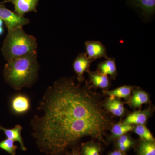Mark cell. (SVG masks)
<instances>
[{
    "mask_svg": "<svg viewBox=\"0 0 155 155\" xmlns=\"http://www.w3.org/2000/svg\"><path fill=\"white\" fill-rule=\"evenodd\" d=\"M75 78H61L49 87L38 107L41 114L31 120L32 136L46 155H67L86 137L107 143L112 118L90 83L82 85Z\"/></svg>",
    "mask_w": 155,
    "mask_h": 155,
    "instance_id": "6da1fadb",
    "label": "cell"
},
{
    "mask_svg": "<svg viewBox=\"0 0 155 155\" xmlns=\"http://www.w3.org/2000/svg\"><path fill=\"white\" fill-rule=\"evenodd\" d=\"M38 67L37 52H33L8 62L4 68V77L13 88L20 90L35 82Z\"/></svg>",
    "mask_w": 155,
    "mask_h": 155,
    "instance_id": "7a4b0ae2",
    "label": "cell"
},
{
    "mask_svg": "<svg viewBox=\"0 0 155 155\" xmlns=\"http://www.w3.org/2000/svg\"><path fill=\"white\" fill-rule=\"evenodd\" d=\"M36 39L25 33L22 27L8 30L2 51L8 62L36 51Z\"/></svg>",
    "mask_w": 155,
    "mask_h": 155,
    "instance_id": "3957f363",
    "label": "cell"
},
{
    "mask_svg": "<svg viewBox=\"0 0 155 155\" xmlns=\"http://www.w3.org/2000/svg\"><path fill=\"white\" fill-rule=\"evenodd\" d=\"M0 18L5 22L8 30L22 27L29 23V19L6 8L4 5L0 6Z\"/></svg>",
    "mask_w": 155,
    "mask_h": 155,
    "instance_id": "277c9868",
    "label": "cell"
},
{
    "mask_svg": "<svg viewBox=\"0 0 155 155\" xmlns=\"http://www.w3.org/2000/svg\"><path fill=\"white\" fill-rule=\"evenodd\" d=\"M86 53H81L75 58L72 64L73 70L77 75V81L79 83L83 82L85 79L84 74L90 70V67L92 62Z\"/></svg>",
    "mask_w": 155,
    "mask_h": 155,
    "instance_id": "5b68a950",
    "label": "cell"
},
{
    "mask_svg": "<svg viewBox=\"0 0 155 155\" xmlns=\"http://www.w3.org/2000/svg\"><path fill=\"white\" fill-rule=\"evenodd\" d=\"M87 55L93 61L102 58H108L107 48L98 41H87L85 42Z\"/></svg>",
    "mask_w": 155,
    "mask_h": 155,
    "instance_id": "8992f818",
    "label": "cell"
},
{
    "mask_svg": "<svg viewBox=\"0 0 155 155\" xmlns=\"http://www.w3.org/2000/svg\"><path fill=\"white\" fill-rule=\"evenodd\" d=\"M152 114V110L150 107L143 110L134 111L130 113L122 122L127 125H145Z\"/></svg>",
    "mask_w": 155,
    "mask_h": 155,
    "instance_id": "52a82bcc",
    "label": "cell"
},
{
    "mask_svg": "<svg viewBox=\"0 0 155 155\" xmlns=\"http://www.w3.org/2000/svg\"><path fill=\"white\" fill-rule=\"evenodd\" d=\"M14 5V11L20 16L24 17L29 12H36L39 0H8Z\"/></svg>",
    "mask_w": 155,
    "mask_h": 155,
    "instance_id": "ba28073f",
    "label": "cell"
},
{
    "mask_svg": "<svg viewBox=\"0 0 155 155\" xmlns=\"http://www.w3.org/2000/svg\"><path fill=\"white\" fill-rule=\"evenodd\" d=\"M103 105L108 113L117 117H123L126 113L124 104L118 98L109 97L103 101Z\"/></svg>",
    "mask_w": 155,
    "mask_h": 155,
    "instance_id": "9c48e42d",
    "label": "cell"
},
{
    "mask_svg": "<svg viewBox=\"0 0 155 155\" xmlns=\"http://www.w3.org/2000/svg\"><path fill=\"white\" fill-rule=\"evenodd\" d=\"M90 83L92 88H100L103 90H107L111 85V81L107 75L100 73L98 71L87 72Z\"/></svg>",
    "mask_w": 155,
    "mask_h": 155,
    "instance_id": "30bf717a",
    "label": "cell"
},
{
    "mask_svg": "<svg viewBox=\"0 0 155 155\" xmlns=\"http://www.w3.org/2000/svg\"><path fill=\"white\" fill-rule=\"evenodd\" d=\"M150 102V95L146 91L138 87L134 88L128 103L133 109H140L143 105Z\"/></svg>",
    "mask_w": 155,
    "mask_h": 155,
    "instance_id": "8fae6325",
    "label": "cell"
},
{
    "mask_svg": "<svg viewBox=\"0 0 155 155\" xmlns=\"http://www.w3.org/2000/svg\"><path fill=\"white\" fill-rule=\"evenodd\" d=\"M130 6L138 9L146 17H150L155 14V0H127Z\"/></svg>",
    "mask_w": 155,
    "mask_h": 155,
    "instance_id": "7c38bea8",
    "label": "cell"
},
{
    "mask_svg": "<svg viewBox=\"0 0 155 155\" xmlns=\"http://www.w3.org/2000/svg\"><path fill=\"white\" fill-rule=\"evenodd\" d=\"M12 110L15 114H24L29 110L30 101L28 97L23 94H18L12 99L11 103Z\"/></svg>",
    "mask_w": 155,
    "mask_h": 155,
    "instance_id": "4fadbf2b",
    "label": "cell"
},
{
    "mask_svg": "<svg viewBox=\"0 0 155 155\" xmlns=\"http://www.w3.org/2000/svg\"><path fill=\"white\" fill-rule=\"evenodd\" d=\"M97 71L104 75H110L111 79L115 80L118 75L116 59L109 57L106 58L98 64Z\"/></svg>",
    "mask_w": 155,
    "mask_h": 155,
    "instance_id": "5bb4252c",
    "label": "cell"
},
{
    "mask_svg": "<svg viewBox=\"0 0 155 155\" xmlns=\"http://www.w3.org/2000/svg\"><path fill=\"white\" fill-rule=\"evenodd\" d=\"M135 86L131 85H124L112 90H103L104 94L109 97H114L118 98L124 99L128 103L134 88Z\"/></svg>",
    "mask_w": 155,
    "mask_h": 155,
    "instance_id": "9a60e30c",
    "label": "cell"
},
{
    "mask_svg": "<svg viewBox=\"0 0 155 155\" xmlns=\"http://www.w3.org/2000/svg\"><path fill=\"white\" fill-rule=\"evenodd\" d=\"M134 126L135 125L124 124L122 122L114 124L110 129L111 134L108 137V141L115 140L121 136L133 131Z\"/></svg>",
    "mask_w": 155,
    "mask_h": 155,
    "instance_id": "2e32d148",
    "label": "cell"
},
{
    "mask_svg": "<svg viewBox=\"0 0 155 155\" xmlns=\"http://www.w3.org/2000/svg\"><path fill=\"white\" fill-rule=\"evenodd\" d=\"M22 127L21 125H17L12 129H7L0 125V130H2L7 138L12 140L14 141L19 143L21 149L23 151L26 150V147L24 145L23 139L21 135Z\"/></svg>",
    "mask_w": 155,
    "mask_h": 155,
    "instance_id": "e0dca14e",
    "label": "cell"
},
{
    "mask_svg": "<svg viewBox=\"0 0 155 155\" xmlns=\"http://www.w3.org/2000/svg\"><path fill=\"white\" fill-rule=\"evenodd\" d=\"M115 140L116 149L125 153L134 147L138 143L137 140L133 139L127 134L121 136Z\"/></svg>",
    "mask_w": 155,
    "mask_h": 155,
    "instance_id": "ac0fdd59",
    "label": "cell"
},
{
    "mask_svg": "<svg viewBox=\"0 0 155 155\" xmlns=\"http://www.w3.org/2000/svg\"><path fill=\"white\" fill-rule=\"evenodd\" d=\"M80 152L81 155H101V143L94 140L83 143L81 144Z\"/></svg>",
    "mask_w": 155,
    "mask_h": 155,
    "instance_id": "d6986e66",
    "label": "cell"
},
{
    "mask_svg": "<svg viewBox=\"0 0 155 155\" xmlns=\"http://www.w3.org/2000/svg\"><path fill=\"white\" fill-rule=\"evenodd\" d=\"M137 145V155H155V142L140 140Z\"/></svg>",
    "mask_w": 155,
    "mask_h": 155,
    "instance_id": "ffe728a7",
    "label": "cell"
},
{
    "mask_svg": "<svg viewBox=\"0 0 155 155\" xmlns=\"http://www.w3.org/2000/svg\"><path fill=\"white\" fill-rule=\"evenodd\" d=\"M133 131L140 137L141 140L155 142V138L152 134L145 125H136L134 126Z\"/></svg>",
    "mask_w": 155,
    "mask_h": 155,
    "instance_id": "44dd1931",
    "label": "cell"
},
{
    "mask_svg": "<svg viewBox=\"0 0 155 155\" xmlns=\"http://www.w3.org/2000/svg\"><path fill=\"white\" fill-rule=\"evenodd\" d=\"M14 142L12 140L6 139L0 142V148L5 151L11 155H15L17 146L14 144Z\"/></svg>",
    "mask_w": 155,
    "mask_h": 155,
    "instance_id": "7402d4cb",
    "label": "cell"
},
{
    "mask_svg": "<svg viewBox=\"0 0 155 155\" xmlns=\"http://www.w3.org/2000/svg\"><path fill=\"white\" fill-rule=\"evenodd\" d=\"M67 155H81L80 152V147L72 149Z\"/></svg>",
    "mask_w": 155,
    "mask_h": 155,
    "instance_id": "603a6c76",
    "label": "cell"
},
{
    "mask_svg": "<svg viewBox=\"0 0 155 155\" xmlns=\"http://www.w3.org/2000/svg\"><path fill=\"white\" fill-rule=\"evenodd\" d=\"M107 155H126V153L123 152L119 150L116 149L114 151L111 152Z\"/></svg>",
    "mask_w": 155,
    "mask_h": 155,
    "instance_id": "cb8c5ba5",
    "label": "cell"
},
{
    "mask_svg": "<svg viewBox=\"0 0 155 155\" xmlns=\"http://www.w3.org/2000/svg\"><path fill=\"white\" fill-rule=\"evenodd\" d=\"M4 32V29L3 27H0V35H2Z\"/></svg>",
    "mask_w": 155,
    "mask_h": 155,
    "instance_id": "d4e9b609",
    "label": "cell"
},
{
    "mask_svg": "<svg viewBox=\"0 0 155 155\" xmlns=\"http://www.w3.org/2000/svg\"><path fill=\"white\" fill-rule=\"evenodd\" d=\"M8 2V0H6V1H4L3 2H0V6L3 5H5V3Z\"/></svg>",
    "mask_w": 155,
    "mask_h": 155,
    "instance_id": "484cf974",
    "label": "cell"
},
{
    "mask_svg": "<svg viewBox=\"0 0 155 155\" xmlns=\"http://www.w3.org/2000/svg\"><path fill=\"white\" fill-rule=\"evenodd\" d=\"M3 21L2 19L0 18V27H3Z\"/></svg>",
    "mask_w": 155,
    "mask_h": 155,
    "instance_id": "4316f807",
    "label": "cell"
}]
</instances>
